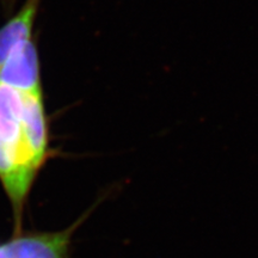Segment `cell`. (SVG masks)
<instances>
[{
    "instance_id": "obj_1",
    "label": "cell",
    "mask_w": 258,
    "mask_h": 258,
    "mask_svg": "<svg viewBox=\"0 0 258 258\" xmlns=\"http://www.w3.org/2000/svg\"><path fill=\"white\" fill-rule=\"evenodd\" d=\"M49 154L43 91L0 83V185L11 206L15 233L22 231L25 205Z\"/></svg>"
},
{
    "instance_id": "obj_2",
    "label": "cell",
    "mask_w": 258,
    "mask_h": 258,
    "mask_svg": "<svg viewBox=\"0 0 258 258\" xmlns=\"http://www.w3.org/2000/svg\"><path fill=\"white\" fill-rule=\"evenodd\" d=\"M90 212L71 225L55 232H16L0 241V258H70L73 233Z\"/></svg>"
},
{
    "instance_id": "obj_4",
    "label": "cell",
    "mask_w": 258,
    "mask_h": 258,
    "mask_svg": "<svg viewBox=\"0 0 258 258\" xmlns=\"http://www.w3.org/2000/svg\"><path fill=\"white\" fill-rule=\"evenodd\" d=\"M41 0H25L22 8L0 27V66L16 44L32 38Z\"/></svg>"
},
{
    "instance_id": "obj_3",
    "label": "cell",
    "mask_w": 258,
    "mask_h": 258,
    "mask_svg": "<svg viewBox=\"0 0 258 258\" xmlns=\"http://www.w3.org/2000/svg\"><path fill=\"white\" fill-rule=\"evenodd\" d=\"M0 83L25 91H43L41 64L35 41H23L10 50L0 66Z\"/></svg>"
}]
</instances>
